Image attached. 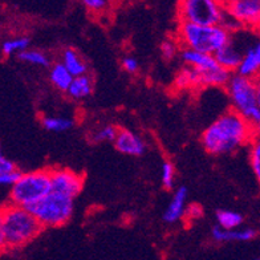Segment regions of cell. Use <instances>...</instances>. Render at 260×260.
<instances>
[{
  "label": "cell",
  "instance_id": "1",
  "mask_svg": "<svg viewBox=\"0 0 260 260\" xmlns=\"http://www.w3.org/2000/svg\"><path fill=\"white\" fill-rule=\"evenodd\" d=\"M255 136L253 125L236 110H227L203 130L201 136L205 150L212 155L234 153L250 144Z\"/></svg>",
  "mask_w": 260,
  "mask_h": 260
},
{
  "label": "cell",
  "instance_id": "2",
  "mask_svg": "<svg viewBox=\"0 0 260 260\" xmlns=\"http://www.w3.org/2000/svg\"><path fill=\"white\" fill-rule=\"evenodd\" d=\"M3 209L4 234L7 250H17L38 238L44 230L31 211L10 203Z\"/></svg>",
  "mask_w": 260,
  "mask_h": 260
},
{
  "label": "cell",
  "instance_id": "3",
  "mask_svg": "<svg viewBox=\"0 0 260 260\" xmlns=\"http://www.w3.org/2000/svg\"><path fill=\"white\" fill-rule=\"evenodd\" d=\"M230 36L231 34L220 24L202 25L190 21H179L175 40L183 48L214 55L230 40Z\"/></svg>",
  "mask_w": 260,
  "mask_h": 260
},
{
  "label": "cell",
  "instance_id": "4",
  "mask_svg": "<svg viewBox=\"0 0 260 260\" xmlns=\"http://www.w3.org/2000/svg\"><path fill=\"white\" fill-rule=\"evenodd\" d=\"M51 190V170L48 169L21 173L10 190V202L27 209L44 198Z\"/></svg>",
  "mask_w": 260,
  "mask_h": 260
},
{
  "label": "cell",
  "instance_id": "5",
  "mask_svg": "<svg viewBox=\"0 0 260 260\" xmlns=\"http://www.w3.org/2000/svg\"><path fill=\"white\" fill-rule=\"evenodd\" d=\"M44 229L64 226L73 214V198L61 192L49 191L44 198L27 207Z\"/></svg>",
  "mask_w": 260,
  "mask_h": 260
},
{
  "label": "cell",
  "instance_id": "6",
  "mask_svg": "<svg viewBox=\"0 0 260 260\" xmlns=\"http://www.w3.org/2000/svg\"><path fill=\"white\" fill-rule=\"evenodd\" d=\"M224 88L231 100L233 109L242 114L252 125L259 123L260 106L257 104L253 80L238 75V73H233Z\"/></svg>",
  "mask_w": 260,
  "mask_h": 260
},
{
  "label": "cell",
  "instance_id": "7",
  "mask_svg": "<svg viewBox=\"0 0 260 260\" xmlns=\"http://www.w3.org/2000/svg\"><path fill=\"white\" fill-rule=\"evenodd\" d=\"M224 7L219 0H179L178 20L195 24H219Z\"/></svg>",
  "mask_w": 260,
  "mask_h": 260
},
{
  "label": "cell",
  "instance_id": "8",
  "mask_svg": "<svg viewBox=\"0 0 260 260\" xmlns=\"http://www.w3.org/2000/svg\"><path fill=\"white\" fill-rule=\"evenodd\" d=\"M227 14L248 29L257 31L260 25V0H224Z\"/></svg>",
  "mask_w": 260,
  "mask_h": 260
},
{
  "label": "cell",
  "instance_id": "9",
  "mask_svg": "<svg viewBox=\"0 0 260 260\" xmlns=\"http://www.w3.org/2000/svg\"><path fill=\"white\" fill-rule=\"evenodd\" d=\"M84 187V175L71 169H52L51 188L52 191L61 192L75 199Z\"/></svg>",
  "mask_w": 260,
  "mask_h": 260
},
{
  "label": "cell",
  "instance_id": "10",
  "mask_svg": "<svg viewBox=\"0 0 260 260\" xmlns=\"http://www.w3.org/2000/svg\"><path fill=\"white\" fill-rule=\"evenodd\" d=\"M238 75L248 77V79H255L260 75V34L255 35V38L250 41L244 49L240 64L236 69Z\"/></svg>",
  "mask_w": 260,
  "mask_h": 260
},
{
  "label": "cell",
  "instance_id": "11",
  "mask_svg": "<svg viewBox=\"0 0 260 260\" xmlns=\"http://www.w3.org/2000/svg\"><path fill=\"white\" fill-rule=\"evenodd\" d=\"M114 146L120 153L132 157H140L146 151L145 141L127 129H118L117 136L114 138Z\"/></svg>",
  "mask_w": 260,
  "mask_h": 260
},
{
  "label": "cell",
  "instance_id": "12",
  "mask_svg": "<svg viewBox=\"0 0 260 260\" xmlns=\"http://www.w3.org/2000/svg\"><path fill=\"white\" fill-rule=\"evenodd\" d=\"M181 58L187 67H191V68L197 69L199 72H207V71H211V69L219 67L214 55L205 53V52L194 51V49H182Z\"/></svg>",
  "mask_w": 260,
  "mask_h": 260
},
{
  "label": "cell",
  "instance_id": "13",
  "mask_svg": "<svg viewBox=\"0 0 260 260\" xmlns=\"http://www.w3.org/2000/svg\"><path fill=\"white\" fill-rule=\"evenodd\" d=\"M186 207H187V188L185 186H181V187H178L174 191L168 209L165 211V222H178L179 219H182L185 216Z\"/></svg>",
  "mask_w": 260,
  "mask_h": 260
},
{
  "label": "cell",
  "instance_id": "14",
  "mask_svg": "<svg viewBox=\"0 0 260 260\" xmlns=\"http://www.w3.org/2000/svg\"><path fill=\"white\" fill-rule=\"evenodd\" d=\"M211 234L214 240L220 242V243H224V242H248L256 236V231L252 229L224 230L219 226L214 227Z\"/></svg>",
  "mask_w": 260,
  "mask_h": 260
},
{
  "label": "cell",
  "instance_id": "15",
  "mask_svg": "<svg viewBox=\"0 0 260 260\" xmlns=\"http://www.w3.org/2000/svg\"><path fill=\"white\" fill-rule=\"evenodd\" d=\"M93 90V80L89 75L75 76L69 84V88L67 89V94L72 97L73 100H82L88 97Z\"/></svg>",
  "mask_w": 260,
  "mask_h": 260
},
{
  "label": "cell",
  "instance_id": "16",
  "mask_svg": "<svg viewBox=\"0 0 260 260\" xmlns=\"http://www.w3.org/2000/svg\"><path fill=\"white\" fill-rule=\"evenodd\" d=\"M231 75L233 73L229 72L227 69L222 68V67H216V68L207 71V72H201V86L224 88Z\"/></svg>",
  "mask_w": 260,
  "mask_h": 260
},
{
  "label": "cell",
  "instance_id": "17",
  "mask_svg": "<svg viewBox=\"0 0 260 260\" xmlns=\"http://www.w3.org/2000/svg\"><path fill=\"white\" fill-rule=\"evenodd\" d=\"M61 62L65 65V68L68 69L73 77L88 72V67H86L85 61L77 53V51L72 48H67L62 51Z\"/></svg>",
  "mask_w": 260,
  "mask_h": 260
},
{
  "label": "cell",
  "instance_id": "18",
  "mask_svg": "<svg viewBox=\"0 0 260 260\" xmlns=\"http://www.w3.org/2000/svg\"><path fill=\"white\" fill-rule=\"evenodd\" d=\"M175 88L178 89H192V88H202L201 86V72L197 69L187 67L182 69L177 75L174 81Z\"/></svg>",
  "mask_w": 260,
  "mask_h": 260
},
{
  "label": "cell",
  "instance_id": "19",
  "mask_svg": "<svg viewBox=\"0 0 260 260\" xmlns=\"http://www.w3.org/2000/svg\"><path fill=\"white\" fill-rule=\"evenodd\" d=\"M72 79L73 76L71 75L68 69L65 68V65L62 62H56V64L52 65L51 72H49V80H51L52 85L55 86L56 89L67 92Z\"/></svg>",
  "mask_w": 260,
  "mask_h": 260
},
{
  "label": "cell",
  "instance_id": "20",
  "mask_svg": "<svg viewBox=\"0 0 260 260\" xmlns=\"http://www.w3.org/2000/svg\"><path fill=\"white\" fill-rule=\"evenodd\" d=\"M216 222L218 226L224 230L238 229L243 223V215L231 210H219L216 212Z\"/></svg>",
  "mask_w": 260,
  "mask_h": 260
},
{
  "label": "cell",
  "instance_id": "21",
  "mask_svg": "<svg viewBox=\"0 0 260 260\" xmlns=\"http://www.w3.org/2000/svg\"><path fill=\"white\" fill-rule=\"evenodd\" d=\"M41 123L49 132H65L72 127L73 122L69 118L65 117H55V116H45L41 118Z\"/></svg>",
  "mask_w": 260,
  "mask_h": 260
},
{
  "label": "cell",
  "instance_id": "22",
  "mask_svg": "<svg viewBox=\"0 0 260 260\" xmlns=\"http://www.w3.org/2000/svg\"><path fill=\"white\" fill-rule=\"evenodd\" d=\"M248 146H250L248 155H250L251 169H252V173L255 175V178H256L257 183L260 185V137L253 136Z\"/></svg>",
  "mask_w": 260,
  "mask_h": 260
},
{
  "label": "cell",
  "instance_id": "23",
  "mask_svg": "<svg viewBox=\"0 0 260 260\" xmlns=\"http://www.w3.org/2000/svg\"><path fill=\"white\" fill-rule=\"evenodd\" d=\"M17 57L20 58L21 61H25L28 64L38 65V67H48L49 58L48 56L43 53V52L38 51V49H24L20 53H17Z\"/></svg>",
  "mask_w": 260,
  "mask_h": 260
},
{
  "label": "cell",
  "instance_id": "24",
  "mask_svg": "<svg viewBox=\"0 0 260 260\" xmlns=\"http://www.w3.org/2000/svg\"><path fill=\"white\" fill-rule=\"evenodd\" d=\"M29 45V40L27 38H15L10 39V40L4 41L3 45H2V52H3L6 56L11 55H17L20 53L21 51L28 48Z\"/></svg>",
  "mask_w": 260,
  "mask_h": 260
},
{
  "label": "cell",
  "instance_id": "25",
  "mask_svg": "<svg viewBox=\"0 0 260 260\" xmlns=\"http://www.w3.org/2000/svg\"><path fill=\"white\" fill-rule=\"evenodd\" d=\"M118 127L114 125H105L97 129L94 133L90 136V140L93 142H113L117 136Z\"/></svg>",
  "mask_w": 260,
  "mask_h": 260
},
{
  "label": "cell",
  "instance_id": "26",
  "mask_svg": "<svg viewBox=\"0 0 260 260\" xmlns=\"http://www.w3.org/2000/svg\"><path fill=\"white\" fill-rule=\"evenodd\" d=\"M161 181H162V186L165 188H173L175 182V168L174 165L171 164V162L166 161L164 162L161 169Z\"/></svg>",
  "mask_w": 260,
  "mask_h": 260
},
{
  "label": "cell",
  "instance_id": "27",
  "mask_svg": "<svg viewBox=\"0 0 260 260\" xmlns=\"http://www.w3.org/2000/svg\"><path fill=\"white\" fill-rule=\"evenodd\" d=\"M179 51V44L177 40H166L161 44V53L165 60H171L177 56Z\"/></svg>",
  "mask_w": 260,
  "mask_h": 260
},
{
  "label": "cell",
  "instance_id": "28",
  "mask_svg": "<svg viewBox=\"0 0 260 260\" xmlns=\"http://www.w3.org/2000/svg\"><path fill=\"white\" fill-rule=\"evenodd\" d=\"M21 175V171L15 169V170L6 171L0 174V187H12Z\"/></svg>",
  "mask_w": 260,
  "mask_h": 260
},
{
  "label": "cell",
  "instance_id": "29",
  "mask_svg": "<svg viewBox=\"0 0 260 260\" xmlns=\"http://www.w3.org/2000/svg\"><path fill=\"white\" fill-rule=\"evenodd\" d=\"M84 7L92 12H101L108 7V0H81Z\"/></svg>",
  "mask_w": 260,
  "mask_h": 260
},
{
  "label": "cell",
  "instance_id": "30",
  "mask_svg": "<svg viewBox=\"0 0 260 260\" xmlns=\"http://www.w3.org/2000/svg\"><path fill=\"white\" fill-rule=\"evenodd\" d=\"M121 67H122L123 71H126L127 73H136L138 71V68H140V64H138V61L136 58L127 56V57L122 58Z\"/></svg>",
  "mask_w": 260,
  "mask_h": 260
},
{
  "label": "cell",
  "instance_id": "31",
  "mask_svg": "<svg viewBox=\"0 0 260 260\" xmlns=\"http://www.w3.org/2000/svg\"><path fill=\"white\" fill-rule=\"evenodd\" d=\"M15 169H16V165L3 154L2 145H0V174H2V173H6V171L15 170Z\"/></svg>",
  "mask_w": 260,
  "mask_h": 260
},
{
  "label": "cell",
  "instance_id": "32",
  "mask_svg": "<svg viewBox=\"0 0 260 260\" xmlns=\"http://www.w3.org/2000/svg\"><path fill=\"white\" fill-rule=\"evenodd\" d=\"M202 215V210L199 207L198 205H194V206H188L186 207V211H185V216H187L188 219H197L199 216Z\"/></svg>",
  "mask_w": 260,
  "mask_h": 260
},
{
  "label": "cell",
  "instance_id": "33",
  "mask_svg": "<svg viewBox=\"0 0 260 260\" xmlns=\"http://www.w3.org/2000/svg\"><path fill=\"white\" fill-rule=\"evenodd\" d=\"M7 250L6 246V234H4V222H3V209L0 207V253Z\"/></svg>",
  "mask_w": 260,
  "mask_h": 260
},
{
  "label": "cell",
  "instance_id": "34",
  "mask_svg": "<svg viewBox=\"0 0 260 260\" xmlns=\"http://www.w3.org/2000/svg\"><path fill=\"white\" fill-rule=\"evenodd\" d=\"M253 84H255V90H256L257 104H259V106H260V75L253 79Z\"/></svg>",
  "mask_w": 260,
  "mask_h": 260
},
{
  "label": "cell",
  "instance_id": "35",
  "mask_svg": "<svg viewBox=\"0 0 260 260\" xmlns=\"http://www.w3.org/2000/svg\"><path fill=\"white\" fill-rule=\"evenodd\" d=\"M253 132H255L256 137H260V122L256 123V125H253Z\"/></svg>",
  "mask_w": 260,
  "mask_h": 260
},
{
  "label": "cell",
  "instance_id": "36",
  "mask_svg": "<svg viewBox=\"0 0 260 260\" xmlns=\"http://www.w3.org/2000/svg\"><path fill=\"white\" fill-rule=\"evenodd\" d=\"M257 31H259V34H260V25H259V29H257Z\"/></svg>",
  "mask_w": 260,
  "mask_h": 260
},
{
  "label": "cell",
  "instance_id": "37",
  "mask_svg": "<svg viewBox=\"0 0 260 260\" xmlns=\"http://www.w3.org/2000/svg\"><path fill=\"white\" fill-rule=\"evenodd\" d=\"M219 2H222V3H223V2H224V0H219Z\"/></svg>",
  "mask_w": 260,
  "mask_h": 260
}]
</instances>
